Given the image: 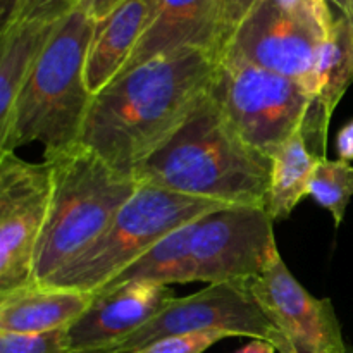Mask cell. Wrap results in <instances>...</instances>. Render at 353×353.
I'll return each mask as SVG.
<instances>
[{"mask_svg":"<svg viewBox=\"0 0 353 353\" xmlns=\"http://www.w3.org/2000/svg\"><path fill=\"white\" fill-rule=\"evenodd\" d=\"M278 353H300V352L296 350L292 343H290V340H286L281 347H278Z\"/></svg>","mask_w":353,"mask_h":353,"instance_id":"obj_29","label":"cell"},{"mask_svg":"<svg viewBox=\"0 0 353 353\" xmlns=\"http://www.w3.org/2000/svg\"><path fill=\"white\" fill-rule=\"evenodd\" d=\"M95 26L83 7L59 21L0 128V152L34 141L45 150L78 143L93 100L85 71Z\"/></svg>","mask_w":353,"mask_h":353,"instance_id":"obj_3","label":"cell"},{"mask_svg":"<svg viewBox=\"0 0 353 353\" xmlns=\"http://www.w3.org/2000/svg\"><path fill=\"white\" fill-rule=\"evenodd\" d=\"M148 28L123 72L157 55L202 48L217 57V0H147Z\"/></svg>","mask_w":353,"mask_h":353,"instance_id":"obj_13","label":"cell"},{"mask_svg":"<svg viewBox=\"0 0 353 353\" xmlns=\"http://www.w3.org/2000/svg\"><path fill=\"white\" fill-rule=\"evenodd\" d=\"M210 331L230 338L265 340L276 350L288 340L257 305L245 285L223 283L207 285L193 295L174 299L157 317L116 347L92 353H134L162 338Z\"/></svg>","mask_w":353,"mask_h":353,"instance_id":"obj_9","label":"cell"},{"mask_svg":"<svg viewBox=\"0 0 353 353\" xmlns=\"http://www.w3.org/2000/svg\"><path fill=\"white\" fill-rule=\"evenodd\" d=\"M210 93L245 143L269 159L302 130L310 107L299 81L231 55L217 59Z\"/></svg>","mask_w":353,"mask_h":353,"instance_id":"obj_6","label":"cell"},{"mask_svg":"<svg viewBox=\"0 0 353 353\" xmlns=\"http://www.w3.org/2000/svg\"><path fill=\"white\" fill-rule=\"evenodd\" d=\"M174 299L172 288L157 283L105 286L95 292L88 310L68 327L71 348L88 353L116 347L157 317Z\"/></svg>","mask_w":353,"mask_h":353,"instance_id":"obj_12","label":"cell"},{"mask_svg":"<svg viewBox=\"0 0 353 353\" xmlns=\"http://www.w3.org/2000/svg\"><path fill=\"white\" fill-rule=\"evenodd\" d=\"M317 162L319 157L312 154L302 130L271 155V181L265 212L272 223L288 219L300 200L309 195V183Z\"/></svg>","mask_w":353,"mask_h":353,"instance_id":"obj_18","label":"cell"},{"mask_svg":"<svg viewBox=\"0 0 353 353\" xmlns=\"http://www.w3.org/2000/svg\"><path fill=\"white\" fill-rule=\"evenodd\" d=\"M331 2H333V3H336V2H338V0H331Z\"/></svg>","mask_w":353,"mask_h":353,"instance_id":"obj_32","label":"cell"},{"mask_svg":"<svg viewBox=\"0 0 353 353\" xmlns=\"http://www.w3.org/2000/svg\"><path fill=\"white\" fill-rule=\"evenodd\" d=\"M193 221L183 224L178 230L162 238L147 254L141 255L138 261H134L130 268L124 269L105 286H117L131 281L157 283V285L165 286L192 283L190 241H192Z\"/></svg>","mask_w":353,"mask_h":353,"instance_id":"obj_19","label":"cell"},{"mask_svg":"<svg viewBox=\"0 0 353 353\" xmlns=\"http://www.w3.org/2000/svg\"><path fill=\"white\" fill-rule=\"evenodd\" d=\"M224 338L230 336L224 333H217V331L178 334V336H169L154 341L152 345H147L134 353H203Z\"/></svg>","mask_w":353,"mask_h":353,"instance_id":"obj_22","label":"cell"},{"mask_svg":"<svg viewBox=\"0 0 353 353\" xmlns=\"http://www.w3.org/2000/svg\"><path fill=\"white\" fill-rule=\"evenodd\" d=\"M352 23H353V19H352Z\"/></svg>","mask_w":353,"mask_h":353,"instance_id":"obj_33","label":"cell"},{"mask_svg":"<svg viewBox=\"0 0 353 353\" xmlns=\"http://www.w3.org/2000/svg\"><path fill=\"white\" fill-rule=\"evenodd\" d=\"M352 2H353V0H338V2L334 3V6H336L338 9H340V12L347 14V12H348V9H350Z\"/></svg>","mask_w":353,"mask_h":353,"instance_id":"obj_30","label":"cell"},{"mask_svg":"<svg viewBox=\"0 0 353 353\" xmlns=\"http://www.w3.org/2000/svg\"><path fill=\"white\" fill-rule=\"evenodd\" d=\"M81 0H26L19 21H54L62 19L79 6Z\"/></svg>","mask_w":353,"mask_h":353,"instance_id":"obj_24","label":"cell"},{"mask_svg":"<svg viewBox=\"0 0 353 353\" xmlns=\"http://www.w3.org/2000/svg\"><path fill=\"white\" fill-rule=\"evenodd\" d=\"M276 347L272 343L265 340H252L248 341L245 347H241L240 350L233 352V353H276Z\"/></svg>","mask_w":353,"mask_h":353,"instance_id":"obj_28","label":"cell"},{"mask_svg":"<svg viewBox=\"0 0 353 353\" xmlns=\"http://www.w3.org/2000/svg\"><path fill=\"white\" fill-rule=\"evenodd\" d=\"M334 19L330 0H261L221 55L295 79L309 93Z\"/></svg>","mask_w":353,"mask_h":353,"instance_id":"obj_7","label":"cell"},{"mask_svg":"<svg viewBox=\"0 0 353 353\" xmlns=\"http://www.w3.org/2000/svg\"><path fill=\"white\" fill-rule=\"evenodd\" d=\"M59 21H17L0 33V128Z\"/></svg>","mask_w":353,"mask_h":353,"instance_id":"obj_17","label":"cell"},{"mask_svg":"<svg viewBox=\"0 0 353 353\" xmlns=\"http://www.w3.org/2000/svg\"><path fill=\"white\" fill-rule=\"evenodd\" d=\"M219 207L224 205L140 183L110 226L47 283L99 292L162 238Z\"/></svg>","mask_w":353,"mask_h":353,"instance_id":"obj_5","label":"cell"},{"mask_svg":"<svg viewBox=\"0 0 353 353\" xmlns=\"http://www.w3.org/2000/svg\"><path fill=\"white\" fill-rule=\"evenodd\" d=\"M126 0H81L78 7H83L95 23L107 19L114 10L119 9Z\"/></svg>","mask_w":353,"mask_h":353,"instance_id":"obj_25","label":"cell"},{"mask_svg":"<svg viewBox=\"0 0 353 353\" xmlns=\"http://www.w3.org/2000/svg\"><path fill=\"white\" fill-rule=\"evenodd\" d=\"M336 154L340 161H353V119L341 126L336 134Z\"/></svg>","mask_w":353,"mask_h":353,"instance_id":"obj_27","label":"cell"},{"mask_svg":"<svg viewBox=\"0 0 353 353\" xmlns=\"http://www.w3.org/2000/svg\"><path fill=\"white\" fill-rule=\"evenodd\" d=\"M45 161L52 171V199L33 283H47L83 254L140 186L81 143L45 150Z\"/></svg>","mask_w":353,"mask_h":353,"instance_id":"obj_4","label":"cell"},{"mask_svg":"<svg viewBox=\"0 0 353 353\" xmlns=\"http://www.w3.org/2000/svg\"><path fill=\"white\" fill-rule=\"evenodd\" d=\"M353 83V23L341 12L321 48L309 95L310 107L302 133L314 155L326 159L327 130L334 109Z\"/></svg>","mask_w":353,"mask_h":353,"instance_id":"obj_14","label":"cell"},{"mask_svg":"<svg viewBox=\"0 0 353 353\" xmlns=\"http://www.w3.org/2000/svg\"><path fill=\"white\" fill-rule=\"evenodd\" d=\"M52 171L0 152V293L33 283L38 245L48 217Z\"/></svg>","mask_w":353,"mask_h":353,"instance_id":"obj_10","label":"cell"},{"mask_svg":"<svg viewBox=\"0 0 353 353\" xmlns=\"http://www.w3.org/2000/svg\"><path fill=\"white\" fill-rule=\"evenodd\" d=\"M0 353H76L65 330L38 334L3 333L0 331Z\"/></svg>","mask_w":353,"mask_h":353,"instance_id":"obj_21","label":"cell"},{"mask_svg":"<svg viewBox=\"0 0 353 353\" xmlns=\"http://www.w3.org/2000/svg\"><path fill=\"white\" fill-rule=\"evenodd\" d=\"M95 292L30 283L0 293V331L38 334L72 326L88 310Z\"/></svg>","mask_w":353,"mask_h":353,"instance_id":"obj_15","label":"cell"},{"mask_svg":"<svg viewBox=\"0 0 353 353\" xmlns=\"http://www.w3.org/2000/svg\"><path fill=\"white\" fill-rule=\"evenodd\" d=\"M347 16H348V17H350V19H353V2H352V6H350V9H348Z\"/></svg>","mask_w":353,"mask_h":353,"instance_id":"obj_31","label":"cell"},{"mask_svg":"<svg viewBox=\"0 0 353 353\" xmlns=\"http://www.w3.org/2000/svg\"><path fill=\"white\" fill-rule=\"evenodd\" d=\"M245 288L300 353H348L331 300L310 295L281 255Z\"/></svg>","mask_w":353,"mask_h":353,"instance_id":"obj_11","label":"cell"},{"mask_svg":"<svg viewBox=\"0 0 353 353\" xmlns=\"http://www.w3.org/2000/svg\"><path fill=\"white\" fill-rule=\"evenodd\" d=\"M26 0H0V33L17 23Z\"/></svg>","mask_w":353,"mask_h":353,"instance_id":"obj_26","label":"cell"},{"mask_svg":"<svg viewBox=\"0 0 353 353\" xmlns=\"http://www.w3.org/2000/svg\"><path fill=\"white\" fill-rule=\"evenodd\" d=\"M134 179L221 205L265 209L271 159L245 143L209 92Z\"/></svg>","mask_w":353,"mask_h":353,"instance_id":"obj_2","label":"cell"},{"mask_svg":"<svg viewBox=\"0 0 353 353\" xmlns=\"http://www.w3.org/2000/svg\"><path fill=\"white\" fill-rule=\"evenodd\" d=\"M274 223L265 209L224 205L193 221L192 283L245 285L279 257Z\"/></svg>","mask_w":353,"mask_h":353,"instance_id":"obj_8","label":"cell"},{"mask_svg":"<svg viewBox=\"0 0 353 353\" xmlns=\"http://www.w3.org/2000/svg\"><path fill=\"white\" fill-rule=\"evenodd\" d=\"M147 0H126L95 26L86 57V86L93 97L123 72L148 28Z\"/></svg>","mask_w":353,"mask_h":353,"instance_id":"obj_16","label":"cell"},{"mask_svg":"<svg viewBox=\"0 0 353 353\" xmlns=\"http://www.w3.org/2000/svg\"><path fill=\"white\" fill-rule=\"evenodd\" d=\"M309 195L333 216L334 226L340 228L353 196V165L340 159H319L309 183Z\"/></svg>","mask_w":353,"mask_h":353,"instance_id":"obj_20","label":"cell"},{"mask_svg":"<svg viewBox=\"0 0 353 353\" xmlns=\"http://www.w3.org/2000/svg\"><path fill=\"white\" fill-rule=\"evenodd\" d=\"M261 0H217V57Z\"/></svg>","mask_w":353,"mask_h":353,"instance_id":"obj_23","label":"cell"},{"mask_svg":"<svg viewBox=\"0 0 353 353\" xmlns=\"http://www.w3.org/2000/svg\"><path fill=\"white\" fill-rule=\"evenodd\" d=\"M216 71L212 52L181 48L121 72L93 97L78 143L134 178L210 92Z\"/></svg>","mask_w":353,"mask_h":353,"instance_id":"obj_1","label":"cell"}]
</instances>
